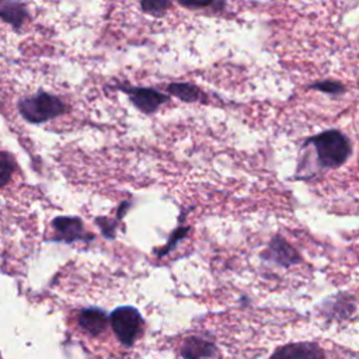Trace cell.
<instances>
[{"instance_id": "1", "label": "cell", "mask_w": 359, "mask_h": 359, "mask_svg": "<svg viewBox=\"0 0 359 359\" xmlns=\"http://www.w3.org/2000/svg\"><path fill=\"white\" fill-rule=\"evenodd\" d=\"M303 146H313L320 170L344 165L352 154L351 139L338 129H328L309 137Z\"/></svg>"}, {"instance_id": "2", "label": "cell", "mask_w": 359, "mask_h": 359, "mask_svg": "<svg viewBox=\"0 0 359 359\" xmlns=\"http://www.w3.org/2000/svg\"><path fill=\"white\" fill-rule=\"evenodd\" d=\"M18 111L28 122L42 123L66 114L67 105L59 97L39 91L32 97L21 100Z\"/></svg>"}, {"instance_id": "3", "label": "cell", "mask_w": 359, "mask_h": 359, "mask_svg": "<svg viewBox=\"0 0 359 359\" xmlns=\"http://www.w3.org/2000/svg\"><path fill=\"white\" fill-rule=\"evenodd\" d=\"M109 321L118 339L128 346L133 344L143 324L140 313L132 306H121L115 309L109 316Z\"/></svg>"}, {"instance_id": "4", "label": "cell", "mask_w": 359, "mask_h": 359, "mask_svg": "<svg viewBox=\"0 0 359 359\" xmlns=\"http://www.w3.org/2000/svg\"><path fill=\"white\" fill-rule=\"evenodd\" d=\"M119 91L125 93L130 102L140 112L146 115H153L160 109L161 105L170 101V95L164 94L151 87H132V86H119Z\"/></svg>"}, {"instance_id": "5", "label": "cell", "mask_w": 359, "mask_h": 359, "mask_svg": "<svg viewBox=\"0 0 359 359\" xmlns=\"http://www.w3.org/2000/svg\"><path fill=\"white\" fill-rule=\"evenodd\" d=\"M261 258L282 268H290L302 264L303 261L299 251L292 244H289L280 234H275L269 240L266 248L261 252Z\"/></svg>"}, {"instance_id": "6", "label": "cell", "mask_w": 359, "mask_h": 359, "mask_svg": "<svg viewBox=\"0 0 359 359\" xmlns=\"http://www.w3.org/2000/svg\"><path fill=\"white\" fill-rule=\"evenodd\" d=\"M52 227L55 230L53 240L63 243H90L94 240V234L87 231L84 223L77 216H57L52 220Z\"/></svg>"}, {"instance_id": "7", "label": "cell", "mask_w": 359, "mask_h": 359, "mask_svg": "<svg viewBox=\"0 0 359 359\" xmlns=\"http://www.w3.org/2000/svg\"><path fill=\"white\" fill-rule=\"evenodd\" d=\"M323 351L313 342L289 344L278 349L271 359H323Z\"/></svg>"}, {"instance_id": "8", "label": "cell", "mask_w": 359, "mask_h": 359, "mask_svg": "<svg viewBox=\"0 0 359 359\" xmlns=\"http://www.w3.org/2000/svg\"><path fill=\"white\" fill-rule=\"evenodd\" d=\"M107 321H108V318H107L105 313L97 307L84 309L79 314L80 327L91 335L101 334L107 327Z\"/></svg>"}, {"instance_id": "9", "label": "cell", "mask_w": 359, "mask_h": 359, "mask_svg": "<svg viewBox=\"0 0 359 359\" xmlns=\"http://www.w3.org/2000/svg\"><path fill=\"white\" fill-rule=\"evenodd\" d=\"M167 94L184 102H208V95L194 83H170L167 86Z\"/></svg>"}, {"instance_id": "10", "label": "cell", "mask_w": 359, "mask_h": 359, "mask_svg": "<svg viewBox=\"0 0 359 359\" xmlns=\"http://www.w3.org/2000/svg\"><path fill=\"white\" fill-rule=\"evenodd\" d=\"M213 351L215 348L210 342L196 337L187 339L182 346V355L187 359H199L202 356H209L213 353Z\"/></svg>"}, {"instance_id": "11", "label": "cell", "mask_w": 359, "mask_h": 359, "mask_svg": "<svg viewBox=\"0 0 359 359\" xmlns=\"http://www.w3.org/2000/svg\"><path fill=\"white\" fill-rule=\"evenodd\" d=\"M189 230H191L189 226H178V227L171 233V236H170L167 244H165L163 248H160V250H154V254H156L158 258H163V257H165L167 254H170V252L177 247V244H178L181 240H184V238L187 237V234H188Z\"/></svg>"}, {"instance_id": "12", "label": "cell", "mask_w": 359, "mask_h": 359, "mask_svg": "<svg viewBox=\"0 0 359 359\" xmlns=\"http://www.w3.org/2000/svg\"><path fill=\"white\" fill-rule=\"evenodd\" d=\"M171 3L168 0H143L140 1V8L143 13L151 15V17H163Z\"/></svg>"}, {"instance_id": "13", "label": "cell", "mask_w": 359, "mask_h": 359, "mask_svg": "<svg viewBox=\"0 0 359 359\" xmlns=\"http://www.w3.org/2000/svg\"><path fill=\"white\" fill-rule=\"evenodd\" d=\"M309 88L311 90H317L320 93L324 94H330V95H341L346 91L345 86L337 80H321L317 83H313Z\"/></svg>"}, {"instance_id": "14", "label": "cell", "mask_w": 359, "mask_h": 359, "mask_svg": "<svg viewBox=\"0 0 359 359\" xmlns=\"http://www.w3.org/2000/svg\"><path fill=\"white\" fill-rule=\"evenodd\" d=\"M0 15L10 20L13 24H20L25 17V10L20 4H0Z\"/></svg>"}, {"instance_id": "15", "label": "cell", "mask_w": 359, "mask_h": 359, "mask_svg": "<svg viewBox=\"0 0 359 359\" xmlns=\"http://www.w3.org/2000/svg\"><path fill=\"white\" fill-rule=\"evenodd\" d=\"M14 168L15 165L13 158L6 153H0V188L11 180Z\"/></svg>"}, {"instance_id": "16", "label": "cell", "mask_w": 359, "mask_h": 359, "mask_svg": "<svg viewBox=\"0 0 359 359\" xmlns=\"http://www.w3.org/2000/svg\"><path fill=\"white\" fill-rule=\"evenodd\" d=\"M95 224L98 226V229L101 230V234L107 238V240H114L115 234H116V227H118V220H112L109 217L101 216L95 219Z\"/></svg>"}, {"instance_id": "17", "label": "cell", "mask_w": 359, "mask_h": 359, "mask_svg": "<svg viewBox=\"0 0 359 359\" xmlns=\"http://www.w3.org/2000/svg\"><path fill=\"white\" fill-rule=\"evenodd\" d=\"M222 1H180L181 6L187 7V8H192V10H196V8H206V7H215V6H219Z\"/></svg>"}, {"instance_id": "18", "label": "cell", "mask_w": 359, "mask_h": 359, "mask_svg": "<svg viewBox=\"0 0 359 359\" xmlns=\"http://www.w3.org/2000/svg\"><path fill=\"white\" fill-rule=\"evenodd\" d=\"M0 359H1V356H0Z\"/></svg>"}]
</instances>
